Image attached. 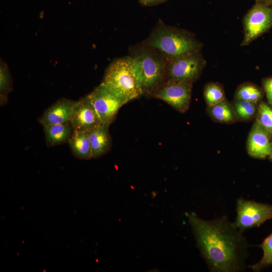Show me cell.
<instances>
[{"instance_id":"obj_1","label":"cell","mask_w":272,"mask_h":272,"mask_svg":"<svg viewBox=\"0 0 272 272\" xmlns=\"http://www.w3.org/2000/svg\"><path fill=\"white\" fill-rule=\"evenodd\" d=\"M202 257L212 272H241L245 269L249 245L246 238L226 215L205 220L187 214Z\"/></svg>"},{"instance_id":"obj_2","label":"cell","mask_w":272,"mask_h":272,"mask_svg":"<svg viewBox=\"0 0 272 272\" xmlns=\"http://www.w3.org/2000/svg\"><path fill=\"white\" fill-rule=\"evenodd\" d=\"M128 54L143 95L152 96L166 80L168 58L158 49L142 42L130 46Z\"/></svg>"},{"instance_id":"obj_3","label":"cell","mask_w":272,"mask_h":272,"mask_svg":"<svg viewBox=\"0 0 272 272\" xmlns=\"http://www.w3.org/2000/svg\"><path fill=\"white\" fill-rule=\"evenodd\" d=\"M156 48L168 59L201 51L202 43L192 32L166 24L159 19L148 37L142 42Z\"/></svg>"},{"instance_id":"obj_4","label":"cell","mask_w":272,"mask_h":272,"mask_svg":"<svg viewBox=\"0 0 272 272\" xmlns=\"http://www.w3.org/2000/svg\"><path fill=\"white\" fill-rule=\"evenodd\" d=\"M101 84L123 105L143 95L128 55L110 64Z\"/></svg>"},{"instance_id":"obj_5","label":"cell","mask_w":272,"mask_h":272,"mask_svg":"<svg viewBox=\"0 0 272 272\" xmlns=\"http://www.w3.org/2000/svg\"><path fill=\"white\" fill-rule=\"evenodd\" d=\"M206 65L201 51L168 59L166 80L193 84L199 78Z\"/></svg>"},{"instance_id":"obj_6","label":"cell","mask_w":272,"mask_h":272,"mask_svg":"<svg viewBox=\"0 0 272 272\" xmlns=\"http://www.w3.org/2000/svg\"><path fill=\"white\" fill-rule=\"evenodd\" d=\"M244 37L241 46H247L272 27V5L256 0L243 19Z\"/></svg>"},{"instance_id":"obj_7","label":"cell","mask_w":272,"mask_h":272,"mask_svg":"<svg viewBox=\"0 0 272 272\" xmlns=\"http://www.w3.org/2000/svg\"><path fill=\"white\" fill-rule=\"evenodd\" d=\"M237 216L234 222L241 231L258 227L272 219V204L245 199L241 197L237 200Z\"/></svg>"},{"instance_id":"obj_8","label":"cell","mask_w":272,"mask_h":272,"mask_svg":"<svg viewBox=\"0 0 272 272\" xmlns=\"http://www.w3.org/2000/svg\"><path fill=\"white\" fill-rule=\"evenodd\" d=\"M192 84L166 80L152 97L162 100L177 111L184 113L189 109Z\"/></svg>"},{"instance_id":"obj_9","label":"cell","mask_w":272,"mask_h":272,"mask_svg":"<svg viewBox=\"0 0 272 272\" xmlns=\"http://www.w3.org/2000/svg\"><path fill=\"white\" fill-rule=\"evenodd\" d=\"M87 96L103 123L111 124L123 105L101 84Z\"/></svg>"},{"instance_id":"obj_10","label":"cell","mask_w":272,"mask_h":272,"mask_svg":"<svg viewBox=\"0 0 272 272\" xmlns=\"http://www.w3.org/2000/svg\"><path fill=\"white\" fill-rule=\"evenodd\" d=\"M70 122L74 130L86 131L102 123L88 96L77 101Z\"/></svg>"},{"instance_id":"obj_11","label":"cell","mask_w":272,"mask_h":272,"mask_svg":"<svg viewBox=\"0 0 272 272\" xmlns=\"http://www.w3.org/2000/svg\"><path fill=\"white\" fill-rule=\"evenodd\" d=\"M271 139L272 134L255 121L247 139V153L253 158L265 159L269 153Z\"/></svg>"},{"instance_id":"obj_12","label":"cell","mask_w":272,"mask_h":272,"mask_svg":"<svg viewBox=\"0 0 272 272\" xmlns=\"http://www.w3.org/2000/svg\"><path fill=\"white\" fill-rule=\"evenodd\" d=\"M77 101L62 98L46 109L39 119L43 125L64 124L71 122Z\"/></svg>"},{"instance_id":"obj_13","label":"cell","mask_w":272,"mask_h":272,"mask_svg":"<svg viewBox=\"0 0 272 272\" xmlns=\"http://www.w3.org/2000/svg\"><path fill=\"white\" fill-rule=\"evenodd\" d=\"M109 124L102 123L88 131L93 158H99L107 153L111 148L112 140L109 132Z\"/></svg>"},{"instance_id":"obj_14","label":"cell","mask_w":272,"mask_h":272,"mask_svg":"<svg viewBox=\"0 0 272 272\" xmlns=\"http://www.w3.org/2000/svg\"><path fill=\"white\" fill-rule=\"evenodd\" d=\"M68 143L72 153L78 158L89 160L93 158L87 131L74 130Z\"/></svg>"},{"instance_id":"obj_15","label":"cell","mask_w":272,"mask_h":272,"mask_svg":"<svg viewBox=\"0 0 272 272\" xmlns=\"http://www.w3.org/2000/svg\"><path fill=\"white\" fill-rule=\"evenodd\" d=\"M207 112L217 122L230 124L238 121L232 103L226 98L214 105L207 106Z\"/></svg>"},{"instance_id":"obj_16","label":"cell","mask_w":272,"mask_h":272,"mask_svg":"<svg viewBox=\"0 0 272 272\" xmlns=\"http://www.w3.org/2000/svg\"><path fill=\"white\" fill-rule=\"evenodd\" d=\"M43 129L46 142L49 146L68 142L74 130L71 122L44 125Z\"/></svg>"},{"instance_id":"obj_17","label":"cell","mask_w":272,"mask_h":272,"mask_svg":"<svg viewBox=\"0 0 272 272\" xmlns=\"http://www.w3.org/2000/svg\"><path fill=\"white\" fill-rule=\"evenodd\" d=\"M264 95L262 88L250 82H245L238 86L234 98L258 104L262 100Z\"/></svg>"},{"instance_id":"obj_18","label":"cell","mask_w":272,"mask_h":272,"mask_svg":"<svg viewBox=\"0 0 272 272\" xmlns=\"http://www.w3.org/2000/svg\"><path fill=\"white\" fill-rule=\"evenodd\" d=\"M231 103L238 121L249 122L255 119L258 104L234 98Z\"/></svg>"},{"instance_id":"obj_19","label":"cell","mask_w":272,"mask_h":272,"mask_svg":"<svg viewBox=\"0 0 272 272\" xmlns=\"http://www.w3.org/2000/svg\"><path fill=\"white\" fill-rule=\"evenodd\" d=\"M203 97L208 107L224 100L226 96L223 86L217 82L207 83L203 88Z\"/></svg>"},{"instance_id":"obj_20","label":"cell","mask_w":272,"mask_h":272,"mask_svg":"<svg viewBox=\"0 0 272 272\" xmlns=\"http://www.w3.org/2000/svg\"><path fill=\"white\" fill-rule=\"evenodd\" d=\"M259 246L262 249V257L258 262L249 266L255 272L272 265V233L264 238Z\"/></svg>"},{"instance_id":"obj_21","label":"cell","mask_w":272,"mask_h":272,"mask_svg":"<svg viewBox=\"0 0 272 272\" xmlns=\"http://www.w3.org/2000/svg\"><path fill=\"white\" fill-rule=\"evenodd\" d=\"M255 120L272 134V105L262 100L259 102Z\"/></svg>"},{"instance_id":"obj_22","label":"cell","mask_w":272,"mask_h":272,"mask_svg":"<svg viewBox=\"0 0 272 272\" xmlns=\"http://www.w3.org/2000/svg\"><path fill=\"white\" fill-rule=\"evenodd\" d=\"M11 79L9 71L6 65L1 63V102L3 101L4 97L6 99V96L10 91L12 86Z\"/></svg>"},{"instance_id":"obj_23","label":"cell","mask_w":272,"mask_h":272,"mask_svg":"<svg viewBox=\"0 0 272 272\" xmlns=\"http://www.w3.org/2000/svg\"><path fill=\"white\" fill-rule=\"evenodd\" d=\"M262 85L268 103L272 105V76L263 78L262 80Z\"/></svg>"},{"instance_id":"obj_24","label":"cell","mask_w":272,"mask_h":272,"mask_svg":"<svg viewBox=\"0 0 272 272\" xmlns=\"http://www.w3.org/2000/svg\"><path fill=\"white\" fill-rule=\"evenodd\" d=\"M169 0H139V3L144 6H152L163 3Z\"/></svg>"},{"instance_id":"obj_25","label":"cell","mask_w":272,"mask_h":272,"mask_svg":"<svg viewBox=\"0 0 272 272\" xmlns=\"http://www.w3.org/2000/svg\"><path fill=\"white\" fill-rule=\"evenodd\" d=\"M267 157L268 159L272 162V139L271 141L270 151Z\"/></svg>"},{"instance_id":"obj_26","label":"cell","mask_w":272,"mask_h":272,"mask_svg":"<svg viewBox=\"0 0 272 272\" xmlns=\"http://www.w3.org/2000/svg\"><path fill=\"white\" fill-rule=\"evenodd\" d=\"M263 1L268 4L272 5V0H263Z\"/></svg>"},{"instance_id":"obj_27","label":"cell","mask_w":272,"mask_h":272,"mask_svg":"<svg viewBox=\"0 0 272 272\" xmlns=\"http://www.w3.org/2000/svg\"><path fill=\"white\" fill-rule=\"evenodd\" d=\"M255 1H256V0H255Z\"/></svg>"}]
</instances>
